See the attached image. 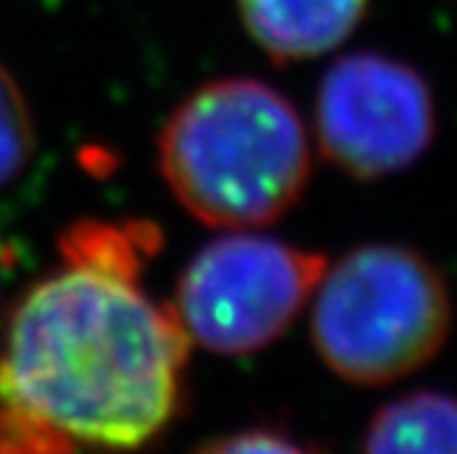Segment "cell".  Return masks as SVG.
I'll return each mask as SVG.
<instances>
[{
    "instance_id": "6da1fadb",
    "label": "cell",
    "mask_w": 457,
    "mask_h": 454,
    "mask_svg": "<svg viewBox=\"0 0 457 454\" xmlns=\"http://www.w3.org/2000/svg\"><path fill=\"white\" fill-rule=\"evenodd\" d=\"M156 241L143 222L69 227L63 268L9 320L0 381L74 443L137 449L176 414L189 337L140 287Z\"/></svg>"
},
{
    "instance_id": "7a4b0ae2",
    "label": "cell",
    "mask_w": 457,
    "mask_h": 454,
    "mask_svg": "<svg viewBox=\"0 0 457 454\" xmlns=\"http://www.w3.org/2000/svg\"><path fill=\"white\" fill-rule=\"evenodd\" d=\"M162 176L184 209L212 227L277 222L307 189L304 123L258 79H217L176 107L159 137Z\"/></svg>"
},
{
    "instance_id": "3957f363",
    "label": "cell",
    "mask_w": 457,
    "mask_h": 454,
    "mask_svg": "<svg viewBox=\"0 0 457 454\" xmlns=\"http://www.w3.org/2000/svg\"><path fill=\"white\" fill-rule=\"evenodd\" d=\"M312 343L337 378L384 386L425 367L446 343L452 299L441 271L397 244L348 252L315 287Z\"/></svg>"
},
{
    "instance_id": "277c9868",
    "label": "cell",
    "mask_w": 457,
    "mask_h": 454,
    "mask_svg": "<svg viewBox=\"0 0 457 454\" xmlns=\"http://www.w3.org/2000/svg\"><path fill=\"white\" fill-rule=\"evenodd\" d=\"M326 271V258L266 235H222L189 260L176 315L189 340L241 356L271 345L296 320Z\"/></svg>"
},
{
    "instance_id": "5b68a950",
    "label": "cell",
    "mask_w": 457,
    "mask_h": 454,
    "mask_svg": "<svg viewBox=\"0 0 457 454\" xmlns=\"http://www.w3.org/2000/svg\"><path fill=\"white\" fill-rule=\"evenodd\" d=\"M315 123L326 159L367 181L411 168L430 148L436 104L417 69L378 53H356L326 71Z\"/></svg>"
},
{
    "instance_id": "8992f818",
    "label": "cell",
    "mask_w": 457,
    "mask_h": 454,
    "mask_svg": "<svg viewBox=\"0 0 457 454\" xmlns=\"http://www.w3.org/2000/svg\"><path fill=\"white\" fill-rule=\"evenodd\" d=\"M246 33L279 63L340 47L367 12V0H238Z\"/></svg>"
},
{
    "instance_id": "52a82bcc",
    "label": "cell",
    "mask_w": 457,
    "mask_h": 454,
    "mask_svg": "<svg viewBox=\"0 0 457 454\" xmlns=\"http://www.w3.org/2000/svg\"><path fill=\"white\" fill-rule=\"evenodd\" d=\"M361 454H457V397L411 392L372 417Z\"/></svg>"
},
{
    "instance_id": "ba28073f",
    "label": "cell",
    "mask_w": 457,
    "mask_h": 454,
    "mask_svg": "<svg viewBox=\"0 0 457 454\" xmlns=\"http://www.w3.org/2000/svg\"><path fill=\"white\" fill-rule=\"evenodd\" d=\"M77 443L30 410L0 381V454H74Z\"/></svg>"
},
{
    "instance_id": "9c48e42d",
    "label": "cell",
    "mask_w": 457,
    "mask_h": 454,
    "mask_svg": "<svg viewBox=\"0 0 457 454\" xmlns=\"http://www.w3.org/2000/svg\"><path fill=\"white\" fill-rule=\"evenodd\" d=\"M33 151V115L14 77L0 63V189L9 186L28 168Z\"/></svg>"
},
{
    "instance_id": "30bf717a",
    "label": "cell",
    "mask_w": 457,
    "mask_h": 454,
    "mask_svg": "<svg viewBox=\"0 0 457 454\" xmlns=\"http://www.w3.org/2000/svg\"><path fill=\"white\" fill-rule=\"evenodd\" d=\"M195 454H318L315 449L274 430H244L214 438Z\"/></svg>"
}]
</instances>
